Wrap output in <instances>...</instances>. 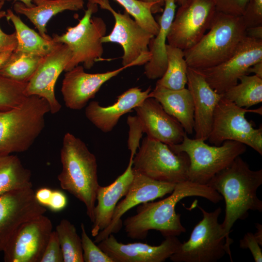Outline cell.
Segmentation results:
<instances>
[{"instance_id":"obj_1","label":"cell","mask_w":262,"mask_h":262,"mask_svg":"<svg viewBox=\"0 0 262 262\" xmlns=\"http://www.w3.org/2000/svg\"><path fill=\"white\" fill-rule=\"evenodd\" d=\"M171 195L156 202L149 201L138 205L136 214L124 221L128 237L133 239H144L150 230L159 231L164 237L177 236L186 232L180 221V214L175 208L181 199L197 196L217 203L223 199L222 196L207 185L189 180L178 183Z\"/></svg>"},{"instance_id":"obj_2","label":"cell","mask_w":262,"mask_h":262,"mask_svg":"<svg viewBox=\"0 0 262 262\" xmlns=\"http://www.w3.org/2000/svg\"><path fill=\"white\" fill-rule=\"evenodd\" d=\"M262 184V169L251 170L240 156L216 174L207 184L224 198L225 215L222 228L228 237L237 220H244L249 210L262 211V201L257 195Z\"/></svg>"},{"instance_id":"obj_3","label":"cell","mask_w":262,"mask_h":262,"mask_svg":"<svg viewBox=\"0 0 262 262\" xmlns=\"http://www.w3.org/2000/svg\"><path fill=\"white\" fill-rule=\"evenodd\" d=\"M60 158L62 170L58 180L61 187L84 203L93 223L99 186L96 158L84 142L69 132L64 136Z\"/></svg>"},{"instance_id":"obj_4","label":"cell","mask_w":262,"mask_h":262,"mask_svg":"<svg viewBox=\"0 0 262 262\" xmlns=\"http://www.w3.org/2000/svg\"><path fill=\"white\" fill-rule=\"evenodd\" d=\"M246 30L241 16L216 10L208 32L194 46L183 50L188 66L200 70L224 62L246 36Z\"/></svg>"},{"instance_id":"obj_5","label":"cell","mask_w":262,"mask_h":262,"mask_svg":"<svg viewBox=\"0 0 262 262\" xmlns=\"http://www.w3.org/2000/svg\"><path fill=\"white\" fill-rule=\"evenodd\" d=\"M50 112L47 101L35 95L0 112V156L28 150L45 128V117Z\"/></svg>"},{"instance_id":"obj_6","label":"cell","mask_w":262,"mask_h":262,"mask_svg":"<svg viewBox=\"0 0 262 262\" xmlns=\"http://www.w3.org/2000/svg\"><path fill=\"white\" fill-rule=\"evenodd\" d=\"M197 207L203 214L202 220L194 228L188 240L181 243L169 259L174 262H216L228 254L231 260L230 246L233 240L218 222L221 208L208 212Z\"/></svg>"},{"instance_id":"obj_7","label":"cell","mask_w":262,"mask_h":262,"mask_svg":"<svg viewBox=\"0 0 262 262\" xmlns=\"http://www.w3.org/2000/svg\"><path fill=\"white\" fill-rule=\"evenodd\" d=\"M205 141L191 139L186 134L180 143L169 146L174 152H185L188 156V180L207 185L216 174L244 153L246 147L234 141H226L218 146H210Z\"/></svg>"},{"instance_id":"obj_8","label":"cell","mask_w":262,"mask_h":262,"mask_svg":"<svg viewBox=\"0 0 262 262\" xmlns=\"http://www.w3.org/2000/svg\"><path fill=\"white\" fill-rule=\"evenodd\" d=\"M98 9L97 4L88 1L84 15L76 26L69 27L61 35L54 34L52 38L55 42L66 44L71 51V58L65 71L81 63L84 68L89 69L95 62L103 60L101 40L105 35L106 25L101 17L92 16Z\"/></svg>"},{"instance_id":"obj_9","label":"cell","mask_w":262,"mask_h":262,"mask_svg":"<svg viewBox=\"0 0 262 262\" xmlns=\"http://www.w3.org/2000/svg\"><path fill=\"white\" fill-rule=\"evenodd\" d=\"M133 158V170L153 180L177 184L188 180L190 161L185 152L147 136Z\"/></svg>"},{"instance_id":"obj_10","label":"cell","mask_w":262,"mask_h":262,"mask_svg":"<svg viewBox=\"0 0 262 262\" xmlns=\"http://www.w3.org/2000/svg\"><path fill=\"white\" fill-rule=\"evenodd\" d=\"M247 113L262 115V108L248 109L240 107L222 97L213 114L209 142L220 146L226 141H234L248 146L262 155V128L256 129L245 117Z\"/></svg>"},{"instance_id":"obj_11","label":"cell","mask_w":262,"mask_h":262,"mask_svg":"<svg viewBox=\"0 0 262 262\" xmlns=\"http://www.w3.org/2000/svg\"><path fill=\"white\" fill-rule=\"evenodd\" d=\"M99 5L101 9L109 11L113 15L115 24L113 30L101 38V42L116 43L122 48L123 66L128 67L141 66L150 59L149 44L154 36L146 31L125 11L124 13L116 12L109 0H88Z\"/></svg>"},{"instance_id":"obj_12","label":"cell","mask_w":262,"mask_h":262,"mask_svg":"<svg viewBox=\"0 0 262 262\" xmlns=\"http://www.w3.org/2000/svg\"><path fill=\"white\" fill-rule=\"evenodd\" d=\"M215 12L213 0H186L175 15L168 44L183 50L194 46L210 28Z\"/></svg>"},{"instance_id":"obj_13","label":"cell","mask_w":262,"mask_h":262,"mask_svg":"<svg viewBox=\"0 0 262 262\" xmlns=\"http://www.w3.org/2000/svg\"><path fill=\"white\" fill-rule=\"evenodd\" d=\"M262 61V40L246 36L234 53L221 64L208 68L197 70L210 86L223 94L238 83L247 74L249 67Z\"/></svg>"},{"instance_id":"obj_14","label":"cell","mask_w":262,"mask_h":262,"mask_svg":"<svg viewBox=\"0 0 262 262\" xmlns=\"http://www.w3.org/2000/svg\"><path fill=\"white\" fill-rule=\"evenodd\" d=\"M44 214L25 222L16 230L3 252L5 262H40L52 230Z\"/></svg>"},{"instance_id":"obj_15","label":"cell","mask_w":262,"mask_h":262,"mask_svg":"<svg viewBox=\"0 0 262 262\" xmlns=\"http://www.w3.org/2000/svg\"><path fill=\"white\" fill-rule=\"evenodd\" d=\"M34 193L32 188H28L0 196V252L21 225L46 213Z\"/></svg>"},{"instance_id":"obj_16","label":"cell","mask_w":262,"mask_h":262,"mask_svg":"<svg viewBox=\"0 0 262 262\" xmlns=\"http://www.w3.org/2000/svg\"><path fill=\"white\" fill-rule=\"evenodd\" d=\"M133 171V179L125 198L117 203L110 225L95 237V243H98L111 234L117 233L122 227L121 217L129 210L171 194L176 184L156 180Z\"/></svg>"},{"instance_id":"obj_17","label":"cell","mask_w":262,"mask_h":262,"mask_svg":"<svg viewBox=\"0 0 262 262\" xmlns=\"http://www.w3.org/2000/svg\"><path fill=\"white\" fill-rule=\"evenodd\" d=\"M71 56V51L67 45L61 43L43 58L27 84V96L35 95L45 99L49 104L52 114L59 112L62 107L55 97V85L61 73L65 71Z\"/></svg>"},{"instance_id":"obj_18","label":"cell","mask_w":262,"mask_h":262,"mask_svg":"<svg viewBox=\"0 0 262 262\" xmlns=\"http://www.w3.org/2000/svg\"><path fill=\"white\" fill-rule=\"evenodd\" d=\"M181 243L176 236H169L157 246L142 243L125 244L111 234L98 246L114 262H164L177 250Z\"/></svg>"},{"instance_id":"obj_19","label":"cell","mask_w":262,"mask_h":262,"mask_svg":"<svg viewBox=\"0 0 262 262\" xmlns=\"http://www.w3.org/2000/svg\"><path fill=\"white\" fill-rule=\"evenodd\" d=\"M143 133L168 146L180 143L186 133L180 122L155 98H147L133 109Z\"/></svg>"},{"instance_id":"obj_20","label":"cell","mask_w":262,"mask_h":262,"mask_svg":"<svg viewBox=\"0 0 262 262\" xmlns=\"http://www.w3.org/2000/svg\"><path fill=\"white\" fill-rule=\"evenodd\" d=\"M127 68L123 66L106 72L88 73L84 71L83 66L78 65L66 71L61 88L66 106L72 110L82 109L104 83Z\"/></svg>"},{"instance_id":"obj_21","label":"cell","mask_w":262,"mask_h":262,"mask_svg":"<svg viewBox=\"0 0 262 262\" xmlns=\"http://www.w3.org/2000/svg\"><path fill=\"white\" fill-rule=\"evenodd\" d=\"M187 88L193 100L196 139L206 141L211 132L215 108L222 97L197 70L188 67Z\"/></svg>"},{"instance_id":"obj_22","label":"cell","mask_w":262,"mask_h":262,"mask_svg":"<svg viewBox=\"0 0 262 262\" xmlns=\"http://www.w3.org/2000/svg\"><path fill=\"white\" fill-rule=\"evenodd\" d=\"M151 91V87L145 91L137 87L131 88L118 96L116 102L106 107L101 106L98 101H92L85 108V116L101 131L110 132L120 117L147 98Z\"/></svg>"},{"instance_id":"obj_23","label":"cell","mask_w":262,"mask_h":262,"mask_svg":"<svg viewBox=\"0 0 262 262\" xmlns=\"http://www.w3.org/2000/svg\"><path fill=\"white\" fill-rule=\"evenodd\" d=\"M133 158V156H130L126 169L113 183L108 186L98 187L96 195L98 203L94 209L91 231L93 237H95L110 225L117 203L127 193L134 176Z\"/></svg>"},{"instance_id":"obj_24","label":"cell","mask_w":262,"mask_h":262,"mask_svg":"<svg viewBox=\"0 0 262 262\" xmlns=\"http://www.w3.org/2000/svg\"><path fill=\"white\" fill-rule=\"evenodd\" d=\"M164 7L158 22L159 25L158 32L152 38L149 44L150 58L145 64L144 73L150 80L162 77L167 65L166 41L175 15V0H165Z\"/></svg>"},{"instance_id":"obj_25","label":"cell","mask_w":262,"mask_h":262,"mask_svg":"<svg viewBox=\"0 0 262 262\" xmlns=\"http://www.w3.org/2000/svg\"><path fill=\"white\" fill-rule=\"evenodd\" d=\"M148 97L156 99L167 113L180 122L187 134L193 133L194 103L187 88L170 90L156 85Z\"/></svg>"},{"instance_id":"obj_26","label":"cell","mask_w":262,"mask_h":262,"mask_svg":"<svg viewBox=\"0 0 262 262\" xmlns=\"http://www.w3.org/2000/svg\"><path fill=\"white\" fill-rule=\"evenodd\" d=\"M34 5L26 6L16 1L13 9L17 14L26 16L38 30L39 33L47 39L52 37L47 34L46 26L55 15L63 11H79L84 7V0H33Z\"/></svg>"},{"instance_id":"obj_27","label":"cell","mask_w":262,"mask_h":262,"mask_svg":"<svg viewBox=\"0 0 262 262\" xmlns=\"http://www.w3.org/2000/svg\"><path fill=\"white\" fill-rule=\"evenodd\" d=\"M6 12V18L8 21L12 22L15 29L17 38L15 51L44 57L61 44L55 42L52 37L51 39H47L42 37L25 24L11 9H9Z\"/></svg>"},{"instance_id":"obj_28","label":"cell","mask_w":262,"mask_h":262,"mask_svg":"<svg viewBox=\"0 0 262 262\" xmlns=\"http://www.w3.org/2000/svg\"><path fill=\"white\" fill-rule=\"evenodd\" d=\"M31 175L17 156H0V196L14 190L32 188Z\"/></svg>"},{"instance_id":"obj_29","label":"cell","mask_w":262,"mask_h":262,"mask_svg":"<svg viewBox=\"0 0 262 262\" xmlns=\"http://www.w3.org/2000/svg\"><path fill=\"white\" fill-rule=\"evenodd\" d=\"M166 52V69L162 77L156 82V85L170 90L183 89L187 84L188 67L183 50L167 44Z\"/></svg>"},{"instance_id":"obj_30","label":"cell","mask_w":262,"mask_h":262,"mask_svg":"<svg viewBox=\"0 0 262 262\" xmlns=\"http://www.w3.org/2000/svg\"><path fill=\"white\" fill-rule=\"evenodd\" d=\"M239 81V83L222 94L223 98L246 109L262 102V79L246 74Z\"/></svg>"},{"instance_id":"obj_31","label":"cell","mask_w":262,"mask_h":262,"mask_svg":"<svg viewBox=\"0 0 262 262\" xmlns=\"http://www.w3.org/2000/svg\"><path fill=\"white\" fill-rule=\"evenodd\" d=\"M44 57L24 54L14 50L0 75L11 80L28 82Z\"/></svg>"},{"instance_id":"obj_32","label":"cell","mask_w":262,"mask_h":262,"mask_svg":"<svg viewBox=\"0 0 262 262\" xmlns=\"http://www.w3.org/2000/svg\"><path fill=\"white\" fill-rule=\"evenodd\" d=\"M55 231L62 249L64 262H84L81 238L74 225L63 219L56 226Z\"/></svg>"},{"instance_id":"obj_33","label":"cell","mask_w":262,"mask_h":262,"mask_svg":"<svg viewBox=\"0 0 262 262\" xmlns=\"http://www.w3.org/2000/svg\"><path fill=\"white\" fill-rule=\"evenodd\" d=\"M122 6L125 11L146 31L154 36L159 29V25L153 16V13L161 12L156 4L139 0H115Z\"/></svg>"},{"instance_id":"obj_34","label":"cell","mask_w":262,"mask_h":262,"mask_svg":"<svg viewBox=\"0 0 262 262\" xmlns=\"http://www.w3.org/2000/svg\"><path fill=\"white\" fill-rule=\"evenodd\" d=\"M27 84L0 75V112L16 108L23 102L28 97Z\"/></svg>"},{"instance_id":"obj_35","label":"cell","mask_w":262,"mask_h":262,"mask_svg":"<svg viewBox=\"0 0 262 262\" xmlns=\"http://www.w3.org/2000/svg\"><path fill=\"white\" fill-rule=\"evenodd\" d=\"M81 241L84 262H114L113 260L95 244L86 233L81 223Z\"/></svg>"},{"instance_id":"obj_36","label":"cell","mask_w":262,"mask_h":262,"mask_svg":"<svg viewBox=\"0 0 262 262\" xmlns=\"http://www.w3.org/2000/svg\"><path fill=\"white\" fill-rule=\"evenodd\" d=\"M241 16L246 28L262 25V0H250Z\"/></svg>"},{"instance_id":"obj_37","label":"cell","mask_w":262,"mask_h":262,"mask_svg":"<svg viewBox=\"0 0 262 262\" xmlns=\"http://www.w3.org/2000/svg\"><path fill=\"white\" fill-rule=\"evenodd\" d=\"M40 262H64L57 234L52 231Z\"/></svg>"},{"instance_id":"obj_38","label":"cell","mask_w":262,"mask_h":262,"mask_svg":"<svg viewBox=\"0 0 262 262\" xmlns=\"http://www.w3.org/2000/svg\"><path fill=\"white\" fill-rule=\"evenodd\" d=\"M250 0H213L217 11L234 16H241Z\"/></svg>"},{"instance_id":"obj_39","label":"cell","mask_w":262,"mask_h":262,"mask_svg":"<svg viewBox=\"0 0 262 262\" xmlns=\"http://www.w3.org/2000/svg\"><path fill=\"white\" fill-rule=\"evenodd\" d=\"M127 123L129 126L128 147L131 151V156L133 157L139 147L140 140L143 132L135 115L129 116Z\"/></svg>"},{"instance_id":"obj_40","label":"cell","mask_w":262,"mask_h":262,"mask_svg":"<svg viewBox=\"0 0 262 262\" xmlns=\"http://www.w3.org/2000/svg\"><path fill=\"white\" fill-rule=\"evenodd\" d=\"M239 246L242 249H248L255 262H262V252L260 245L254 233L248 232L239 241Z\"/></svg>"},{"instance_id":"obj_41","label":"cell","mask_w":262,"mask_h":262,"mask_svg":"<svg viewBox=\"0 0 262 262\" xmlns=\"http://www.w3.org/2000/svg\"><path fill=\"white\" fill-rule=\"evenodd\" d=\"M4 2V1H0V20L6 16V12L2 9ZM16 46V33L7 34L4 33L0 27V53L7 50H15Z\"/></svg>"},{"instance_id":"obj_42","label":"cell","mask_w":262,"mask_h":262,"mask_svg":"<svg viewBox=\"0 0 262 262\" xmlns=\"http://www.w3.org/2000/svg\"><path fill=\"white\" fill-rule=\"evenodd\" d=\"M67 204V199L65 194L58 190H52L48 208L54 212L64 210Z\"/></svg>"},{"instance_id":"obj_43","label":"cell","mask_w":262,"mask_h":262,"mask_svg":"<svg viewBox=\"0 0 262 262\" xmlns=\"http://www.w3.org/2000/svg\"><path fill=\"white\" fill-rule=\"evenodd\" d=\"M52 190L47 187L39 189L34 193L36 201L41 205L47 207L51 197Z\"/></svg>"},{"instance_id":"obj_44","label":"cell","mask_w":262,"mask_h":262,"mask_svg":"<svg viewBox=\"0 0 262 262\" xmlns=\"http://www.w3.org/2000/svg\"><path fill=\"white\" fill-rule=\"evenodd\" d=\"M246 33L248 37L262 40V25L246 28Z\"/></svg>"},{"instance_id":"obj_45","label":"cell","mask_w":262,"mask_h":262,"mask_svg":"<svg viewBox=\"0 0 262 262\" xmlns=\"http://www.w3.org/2000/svg\"><path fill=\"white\" fill-rule=\"evenodd\" d=\"M251 73L262 79V61L255 63L249 68L247 74Z\"/></svg>"},{"instance_id":"obj_46","label":"cell","mask_w":262,"mask_h":262,"mask_svg":"<svg viewBox=\"0 0 262 262\" xmlns=\"http://www.w3.org/2000/svg\"><path fill=\"white\" fill-rule=\"evenodd\" d=\"M14 50H7L0 53V70L7 64Z\"/></svg>"},{"instance_id":"obj_47","label":"cell","mask_w":262,"mask_h":262,"mask_svg":"<svg viewBox=\"0 0 262 262\" xmlns=\"http://www.w3.org/2000/svg\"><path fill=\"white\" fill-rule=\"evenodd\" d=\"M255 227L257 230L254 233V236L261 246H262V225L260 223H256Z\"/></svg>"},{"instance_id":"obj_48","label":"cell","mask_w":262,"mask_h":262,"mask_svg":"<svg viewBox=\"0 0 262 262\" xmlns=\"http://www.w3.org/2000/svg\"><path fill=\"white\" fill-rule=\"evenodd\" d=\"M145 2H151L156 4L158 8L162 12L163 11L162 6H164L165 0H139Z\"/></svg>"},{"instance_id":"obj_49","label":"cell","mask_w":262,"mask_h":262,"mask_svg":"<svg viewBox=\"0 0 262 262\" xmlns=\"http://www.w3.org/2000/svg\"><path fill=\"white\" fill-rule=\"evenodd\" d=\"M11 0H0V1H10ZM19 1L21 2L23 4H24L26 6L28 7H33L34 5V4L33 3V0H14L15 2Z\"/></svg>"},{"instance_id":"obj_50","label":"cell","mask_w":262,"mask_h":262,"mask_svg":"<svg viewBox=\"0 0 262 262\" xmlns=\"http://www.w3.org/2000/svg\"><path fill=\"white\" fill-rule=\"evenodd\" d=\"M186 0H175L176 3H178L180 5L183 4Z\"/></svg>"}]
</instances>
